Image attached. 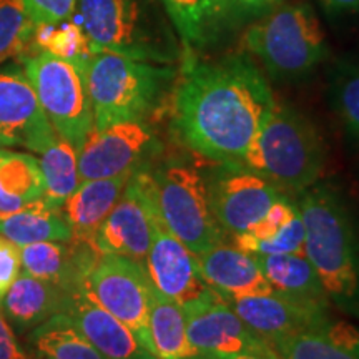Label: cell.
I'll return each instance as SVG.
<instances>
[{
  "instance_id": "cell-23",
  "label": "cell",
  "mask_w": 359,
  "mask_h": 359,
  "mask_svg": "<svg viewBox=\"0 0 359 359\" xmlns=\"http://www.w3.org/2000/svg\"><path fill=\"white\" fill-rule=\"evenodd\" d=\"M148 326L158 359H191L196 354L188 339L182 304L161 294L154 285L150 291Z\"/></svg>"
},
{
  "instance_id": "cell-24",
  "label": "cell",
  "mask_w": 359,
  "mask_h": 359,
  "mask_svg": "<svg viewBox=\"0 0 359 359\" xmlns=\"http://www.w3.org/2000/svg\"><path fill=\"white\" fill-rule=\"evenodd\" d=\"M0 235L17 246L72 240V230L60 210L52 208L43 200L0 218Z\"/></svg>"
},
{
  "instance_id": "cell-16",
  "label": "cell",
  "mask_w": 359,
  "mask_h": 359,
  "mask_svg": "<svg viewBox=\"0 0 359 359\" xmlns=\"http://www.w3.org/2000/svg\"><path fill=\"white\" fill-rule=\"evenodd\" d=\"M145 268L151 285L178 304L190 303L212 288L201 275L195 255L167 230L161 218L154 226Z\"/></svg>"
},
{
  "instance_id": "cell-13",
  "label": "cell",
  "mask_w": 359,
  "mask_h": 359,
  "mask_svg": "<svg viewBox=\"0 0 359 359\" xmlns=\"http://www.w3.org/2000/svg\"><path fill=\"white\" fill-rule=\"evenodd\" d=\"M205 182L213 217L231 236L250 231L285 196L264 178L236 165H217Z\"/></svg>"
},
{
  "instance_id": "cell-34",
  "label": "cell",
  "mask_w": 359,
  "mask_h": 359,
  "mask_svg": "<svg viewBox=\"0 0 359 359\" xmlns=\"http://www.w3.org/2000/svg\"><path fill=\"white\" fill-rule=\"evenodd\" d=\"M20 2L35 25L60 24L69 19L77 7V0H20Z\"/></svg>"
},
{
  "instance_id": "cell-18",
  "label": "cell",
  "mask_w": 359,
  "mask_h": 359,
  "mask_svg": "<svg viewBox=\"0 0 359 359\" xmlns=\"http://www.w3.org/2000/svg\"><path fill=\"white\" fill-rule=\"evenodd\" d=\"M205 281L223 298H246L273 291L253 255L219 243L195 255Z\"/></svg>"
},
{
  "instance_id": "cell-32",
  "label": "cell",
  "mask_w": 359,
  "mask_h": 359,
  "mask_svg": "<svg viewBox=\"0 0 359 359\" xmlns=\"http://www.w3.org/2000/svg\"><path fill=\"white\" fill-rule=\"evenodd\" d=\"M336 115L349 137L359 140V67H344L331 85Z\"/></svg>"
},
{
  "instance_id": "cell-20",
  "label": "cell",
  "mask_w": 359,
  "mask_h": 359,
  "mask_svg": "<svg viewBox=\"0 0 359 359\" xmlns=\"http://www.w3.org/2000/svg\"><path fill=\"white\" fill-rule=\"evenodd\" d=\"M132 175L80 182L60 208L62 217L72 230V240L93 246L102 223L123 195ZM97 251V250H95Z\"/></svg>"
},
{
  "instance_id": "cell-30",
  "label": "cell",
  "mask_w": 359,
  "mask_h": 359,
  "mask_svg": "<svg viewBox=\"0 0 359 359\" xmlns=\"http://www.w3.org/2000/svg\"><path fill=\"white\" fill-rule=\"evenodd\" d=\"M235 246L253 257H276V255H304V223L302 215H296L291 222L268 240H255L248 233L233 236Z\"/></svg>"
},
{
  "instance_id": "cell-33",
  "label": "cell",
  "mask_w": 359,
  "mask_h": 359,
  "mask_svg": "<svg viewBox=\"0 0 359 359\" xmlns=\"http://www.w3.org/2000/svg\"><path fill=\"white\" fill-rule=\"evenodd\" d=\"M296 215H298V208H296L294 201L288 195H285L246 233L250 236H253L255 240H268V238L275 236L278 231H281Z\"/></svg>"
},
{
  "instance_id": "cell-8",
  "label": "cell",
  "mask_w": 359,
  "mask_h": 359,
  "mask_svg": "<svg viewBox=\"0 0 359 359\" xmlns=\"http://www.w3.org/2000/svg\"><path fill=\"white\" fill-rule=\"evenodd\" d=\"M155 200L161 222L193 255L226 241L210 208L205 177L183 161H165L151 167Z\"/></svg>"
},
{
  "instance_id": "cell-10",
  "label": "cell",
  "mask_w": 359,
  "mask_h": 359,
  "mask_svg": "<svg viewBox=\"0 0 359 359\" xmlns=\"http://www.w3.org/2000/svg\"><path fill=\"white\" fill-rule=\"evenodd\" d=\"M163 142L150 122H122L95 130L77 151L80 182L132 175L151 167Z\"/></svg>"
},
{
  "instance_id": "cell-7",
  "label": "cell",
  "mask_w": 359,
  "mask_h": 359,
  "mask_svg": "<svg viewBox=\"0 0 359 359\" xmlns=\"http://www.w3.org/2000/svg\"><path fill=\"white\" fill-rule=\"evenodd\" d=\"M20 65L53 130L79 151L95 128L82 67L37 48L20 55Z\"/></svg>"
},
{
  "instance_id": "cell-14",
  "label": "cell",
  "mask_w": 359,
  "mask_h": 359,
  "mask_svg": "<svg viewBox=\"0 0 359 359\" xmlns=\"http://www.w3.org/2000/svg\"><path fill=\"white\" fill-rule=\"evenodd\" d=\"M238 316L268 343L281 336L314 333L331 316V304L269 291L246 298H224Z\"/></svg>"
},
{
  "instance_id": "cell-6",
  "label": "cell",
  "mask_w": 359,
  "mask_h": 359,
  "mask_svg": "<svg viewBox=\"0 0 359 359\" xmlns=\"http://www.w3.org/2000/svg\"><path fill=\"white\" fill-rule=\"evenodd\" d=\"M245 47L278 82L308 77L330 55L316 12L306 2L273 7L246 30Z\"/></svg>"
},
{
  "instance_id": "cell-22",
  "label": "cell",
  "mask_w": 359,
  "mask_h": 359,
  "mask_svg": "<svg viewBox=\"0 0 359 359\" xmlns=\"http://www.w3.org/2000/svg\"><path fill=\"white\" fill-rule=\"evenodd\" d=\"M43 175L35 156L0 150V218L42 200Z\"/></svg>"
},
{
  "instance_id": "cell-4",
  "label": "cell",
  "mask_w": 359,
  "mask_h": 359,
  "mask_svg": "<svg viewBox=\"0 0 359 359\" xmlns=\"http://www.w3.org/2000/svg\"><path fill=\"white\" fill-rule=\"evenodd\" d=\"M95 130L148 122L172 97L178 69L95 50L83 65Z\"/></svg>"
},
{
  "instance_id": "cell-15",
  "label": "cell",
  "mask_w": 359,
  "mask_h": 359,
  "mask_svg": "<svg viewBox=\"0 0 359 359\" xmlns=\"http://www.w3.org/2000/svg\"><path fill=\"white\" fill-rule=\"evenodd\" d=\"M0 137L8 147H24L35 154H42L58 138L22 65L0 69Z\"/></svg>"
},
{
  "instance_id": "cell-1",
  "label": "cell",
  "mask_w": 359,
  "mask_h": 359,
  "mask_svg": "<svg viewBox=\"0 0 359 359\" xmlns=\"http://www.w3.org/2000/svg\"><path fill=\"white\" fill-rule=\"evenodd\" d=\"M172 132L217 165H240L276 98L246 53L215 60L183 55L172 92Z\"/></svg>"
},
{
  "instance_id": "cell-29",
  "label": "cell",
  "mask_w": 359,
  "mask_h": 359,
  "mask_svg": "<svg viewBox=\"0 0 359 359\" xmlns=\"http://www.w3.org/2000/svg\"><path fill=\"white\" fill-rule=\"evenodd\" d=\"M34 30L20 0H0V65L29 50Z\"/></svg>"
},
{
  "instance_id": "cell-11",
  "label": "cell",
  "mask_w": 359,
  "mask_h": 359,
  "mask_svg": "<svg viewBox=\"0 0 359 359\" xmlns=\"http://www.w3.org/2000/svg\"><path fill=\"white\" fill-rule=\"evenodd\" d=\"M151 167L132 173L118 203L97 233L93 243L97 253L118 255L145 264L154 226L160 218Z\"/></svg>"
},
{
  "instance_id": "cell-40",
  "label": "cell",
  "mask_w": 359,
  "mask_h": 359,
  "mask_svg": "<svg viewBox=\"0 0 359 359\" xmlns=\"http://www.w3.org/2000/svg\"><path fill=\"white\" fill-rule=\"evenodd\" d=\"M191 359H281L280 356L266 358V356H253V354H240V356H213V354L196 353Z\"/></svg>"
},
{
  "instance_id": "cell-12",
  "label": "cell",
  "mask_w": 359,
  "mask_h": 359,
  "mask_svg": "<svg viewBox=\"0 0 359 359\" xmlns=\"http://www.w3.org/2000/svg\"><path fill=\"white\" fill-rule=\"evenodd\" d=\"M187 333L196 353L213 356H278L266 339L241 320L218 291L206 290L200 298L182 304Z\"/></svg>"
},
{
  "instance_id": "cell-37",
  "label": "cell",
  "mask_w": 359,
  "mask_h": 359,
  "mask_svg": "<svg viewBox=\"0 0 359 359\" xmlns=\"http://www.w3.org/2000/svg\"><path fill=\"white\" fill-rule=\"evenodd\" d=\"M236 22L264 15L276 6L278 0H224Z\"/></svg>"
},
{
  "instance_id": "cell-31",
  "label": "cell",
  "mask_w": 359,
  "mask_h": 359,
  "mask_svg": "<svg viewBox=\"0 0 359 359\" xmlns=\"http://www.w3.org/2000/svg\"><path fill=\"white\" fill-rule=\"evenodd\" d=\"M269 344L281 359H359L316 333L281 336Z\"/></svg>"
},
{
  "instance_id": "cell-19",
  "label": "cell",
  "mask_w": 359,
  "mask_h": 359,
  "mask_svg": "<svg viewBox=\"0 0 359 359\" xmlns=\"http://www.w3.org/2000/svg\"><path fill=\"white\" fill-rule=\"evenodd\" d=\"M177 29L185 55L219 43L236 24L224 0H160Z\"/></svg>"
},
{
  "instance_id": "cell-38",
  "label": "cell",
  "mask_w": 359,
  "mask_h": 359,
  "mask_svg": "<svg viewBox=\"0 0 359 359\" xmlns=\"http://www.w3.org/2000/svg\"><path fill=\"white\" fill-rule=\"evenodd\" d=\"M0 359H29L2 311H0Z\"/></svg>"
},
{
  "instance_id": "cell-21",
  "label": "cell",
  "mask_w": 359,
  "mask_h": 359,
  "mask_svg": "<svg viewBox=\"0 0 359 359\" xmlns=\"http://www.w3.org/2000/svg\"><path fill=\"white\" fill-rule=\"evenodd\" d=\"M69 294L53 283L20 271L0 299V311L17 334H29L52 316L64 313Z\"/></svg>"
},
{
  "instance_id": "cell-26",
  "label": "cell",
  "mask_w": 359,
  "mask_h": 359,
  "mask_svg": "<svg viewBox=\"0 0 359 359\" xmlns=\"http://www.w3.org/2000/svg\"><path fill=\"white\" fill-rule=\"evenodd\" d=\"M29 343L43 359H105L64 313L30 331Z\"/></svg>"
},
{
  "instance_id": "cell-9",
  "label": "cell",
  "mask_w": 359,
  "mask_h": 359,
  "mask_svg": "<svg viewBox=\"0 0 359 359\" xmlns=\"http://www.w3.org/2000/svg\"><path fill=\"white\" fill-rule=\"evenodd\" d=\"M83 291L156 356L148 326L151 281L145 264L118 255L98 253L85 276Z\"/></svg>"
},
{
  "instance_id": "cell-36",
  "label": "cell",
  "mask_w": 359,
  "mask_h": 359,
  "mask_svg": "<svg viewBox=\"0 0 359 359\" xmlns=\"http://www.w3.org/2000/svg\"><path fill=\"white\" fill-rule=\"evenodd\" d=\"M22 271L20 248L6 236L0 235V299Z\"/></svg>"
},
{
  "instance_id": "cell-5",
  "label": "cell",
  "mask_w": 359,
  "mask_h": 359,
  "mask_svg": "<svg viewBox=\"0 0 359 359\" xmlns=\"http://www.w3.org/2000/svg\"><path fill=\"white\" fill-rule=\"evenodd\" d=\"M325 163L326 147L318 128L294 107L276 102L238 167L264 178L283 195H298L316 185Z\"/></svg>"
},
{
  "instance_id": "cell-35",
  "label": "cell",
  "mask_w": 359,
  "mask_h": 359,
  "mask_svg": "<svg viewBox=\"0 0 359 359\" xmlns=\"http://www.w3.org/2000/svg\"><path fill=\"white\" fill-rule=\"evenodd\" d=\"M314 333L323 336V338L330 341L334 346L344 349V351L359 358V326L353 325V323L336 320V318H333V314H331Z\"/></svg>"
},
{
  "instance_id": "cell-25",
  "label": "cell",
  "mask_w": 359,
  "mask_h": 359,
  "mask_svg": "<svg viewBox=\"0 0 359 359\" xmlns=\"http://www.w3.org/2000/svg\"><path fill=\"white\" fill-rule=\"evenodd\" d=\"M255 258L273 290L298 296V298L313 299V302L330 303L316 269L304 255H276V257Z\"/></svg>"
},
{
  "instance_id": "cell-27",
  "label": "cell",
  "mask_w": 359,
  "mask_h": 359,
  "mask_svg": "<svg viewBox=\"0 0 359 359\" xmlns=\"http://www.w3.org/2000/svg\"><path fill=\"white\" fill-rule=\"evenodd\" d=\"M39 163L43 175L45 190L42 200L52 208L60 210L80 185L77 150L58 137L40 154Z\"/></svg>"
},
{
  "instance_id": "cell-28",
  "label": "cell",
  "mask_w": 359,
  "mask_h": 359,
  "mask_svg": "<svg viewBox=\"0 0 359 359\" xmlns=\"http://www.w3.org/2000/svg\"><path fill=\"white\" fill-rule=\"evenodd\" d=\"M32 48L47 52L50 55L72 62V64L82 67L88 60L90 55L95 52L87 34L83 32L82 25L69 22V19L60 24H43L35 25Z\"/></svg>"
},
{
  "instance_id": "cell-3",
  "label": "cell",
  "mask_w": 359,
  "mask_h": 359,
  "mask_svg": "<svg viewBox=\"0 0 359 359\" xmlns=\"http://www.w3.org/2000/svg\"><path fill=\"white\" fill-rule=\"evenodd\" d=\"M75 12L95 50L160 65H175L185 55L160 0H77Z\"/></svg>"
},
{
  "instance_id": "cell-2",
  "label": "cell",
  "mask_w": 359,
  "mask_h": 359,
  "mask_svg": "<svg viewBox=\"0 0 359 359\" xmlns=\"http://www.w3.org/2000/svg\"><path fill=\"white\" fill-rule=\"evenodd\" d=\"M304 223V257L336 309L359 320V230L346 200L327 183L296 195Z\"/></svg>"
},
{
  "instance_id": "cell-17",
  "label": "cell",
  "mask_w": 359,
  "mask_h": 359,
  "mask_svg": "<svg viewBox=\"0 0 359 359\" xmlns=\"http://www.w3.org/2000/svg\"><path fill=\"white\" fill-rule=\"evenodd\" d=\"M64 314L105 359H158L138 343L123 323L107 313L83 290L69 294Z\"/></svg>"
},
{
  "instance_id": "cell-41",
  "label": "cell",
  "mask_w": 359,
  "mask_h": 359,
  "mask_svg": "<svg viewBox=\"0 0 359 359\" xmlns=\"http://www.w3.org/2000/svg\"><path fill=\"white\" fill-rule=\"evenodd\" d=\"M7 147H8V143L4 140L2 137H0V150H2V148H7Z\"/></svg>"
},
{
  "instance_id": "cell-39",
  "label": "cell",
  "mask_w": 359,
  "mask_h": 359,
  "mask_svg": "<svg viewBox=\"0 0 359 359\" xmlns=\"http://www.w3.org/2000/svg\"><path fill=\"white\" fill-rule=\"evenodd\" d=\"M318 2L333 17L351 15L359 12V0H318Z\"/></svg>"
}]
</instances>
